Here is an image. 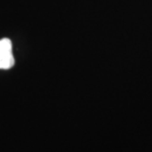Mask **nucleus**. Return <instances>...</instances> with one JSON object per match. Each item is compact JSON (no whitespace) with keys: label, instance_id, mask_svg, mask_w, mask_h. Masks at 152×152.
Returning a JSON list of instances; mask_svg holds the SVG:
<instances>
[{"label":"nucleus","instance_id":"nucleus-1","mask_svg":"<svg viewBox=\"0 0 152 152\" xmlns=\"http://www.w3.org/2000/svg\"><path fill=\"white\" fill-rule=\"evenodd\" d=\"M12 43L9 39L0 40V69H9L14 65Z\"/></svg>","mask_w":152,"mask_h":152}]
</instances>
